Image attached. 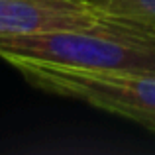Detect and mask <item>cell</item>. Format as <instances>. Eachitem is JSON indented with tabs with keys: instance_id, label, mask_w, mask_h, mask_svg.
I'll return each instance as SVG.
<instances>
[{
	"instance_id": "1",
	"label": "cell",
	"mask_w": 155,
	"mask_h": 155,
	"mask_svg": "<svg viewBox=\"0 0 155 155\" xmlns=\"http://www.w3.org/2000/svg\"><path fill=\"white\" fill-rule=\"evenodd\" d=\"M8 65L41 63L84 71L155 73V34L106 20L92 30H53L0 35Z\"/></svg>"
},
{
	"instance_id": "4",
	"label": "cell",
	"mask_w": 155,
	"mask_h": 155,
	"mask_svg": "<svg viewBox=\"0 0 155 155\" xmlns=\"http://www.w3.org/2000/svg\"><path fill=\"white\" fill-rule=\"evenodd\" d=\"M104 20L155 34V0H87Z\"/></svg>"
},
{
	"instance_id": "3",
	"label": "cell",
	"mask_w": 155,
	"mask_h": 155,
	"mask_svg": "<svg viewBox=\"0 0 155 155\" xmlns=\"http://www.w3.org/2000/svg\"><path fill=\"white\" fill-rule=\"evenodd\" d=\"M106 20L87 0H0V35L92 30Z\"/></svg>"
},
{
	"instance_id": "2",
	"label": "cell",
	"mask_w": 155,
	"mask_h": 155,
	"mask_svg": "<svg viewBox=\"0 0 155 155\" xmlns=\"http://www.w3.org/2000/svg\"><path fill=\"white\" fill-rule=\"evenodd\" d=\"M14 69L45 92L128 118L155 132V73L84 71L41 63H20Z\"/></svg>"
}]
</instances>
